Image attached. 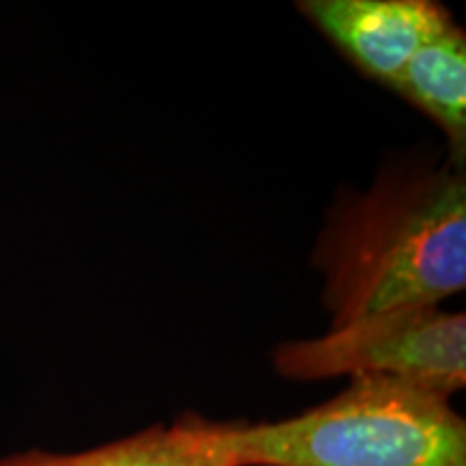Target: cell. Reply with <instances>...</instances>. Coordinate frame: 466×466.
Listing matches in <instances>:
<instances>
[{"mask_svg":"<svg viewBox=\"0 0 466 466\" xmlns=\"http://www.w3.org/2000/svg\"><path fill=\"white\" fill-rule=\"evenodd\" d=\"M313 264L333 326L456 296L466 285L462 162L400 168L337 201Z\"/></svg>","mask_w":466,"mask_h":466,"instance_id":"6da1fadb","label":"cell"},{"mask_svg":"<svg viewBox=\"0 0 466 466\" xmlns=\"http://www.w3.org/2000/svg\"><path fill=\"white\" fill-rule=\"evenodd\" d=\"M231 451L236 466H466V423L445 395L359 376L299 417L233 425Z\"/></svg>","mask_w":466,"mask_h":466,"instance_id":"7a4b0ae2","label":"cell"},{"mask_svg":"<svg viewBox=\"0 0 466 466\" xmlns=\"http://www.w3.org/2000/svg\"><path fill=\"white\" fill-rule=\"evenodd\" d=\"M275 367L291 380L387 376L451 398L466 384V318L441 305L374 313L281 343Z\"/></svg>","mask_w":466,"mask_h":466,"instance_id":"3957f363","label":"cell"},{"mask_svg":"<svg viewBox=\"0 0 466 466\" xmlns=\"http://www.w3.org/2000/svg\"><path fill=\"white\" fill-rule=\"evenodd\" d=\"M299 7L360 72L387 86L423 44L453 25L430 0H305Z\"/></svg>","mask_w":466,"mask_h":466,"instance_id":"277c9868","label":"cell"},{"mask_svg":"<svg viewBox=\"0 0 466 466\" xmlns=\"http://www.w3.org/2000/svg\"><path fill=\"white\" fill-rule=\"evenodd\" d=\"M231 430V423L184 419L173 425H154L89 451L14 453L0 460V466H236Z\"/></svg>","mask_w":466,"mask_h":466,"instance_id":"5b68a950","label":"cell"},{"mask_svg":"<svg viewBox=\"0 0 466 466\" xmlns=\"http://www.w3.org/2000/svg\"><path fill=\"white\" fill-rule=\"evenodd\" d=\"M391 89L430 116L450 141L451 160L466 154V35L458 25L423 44Z\"/></svg>","mask_w":466,"mask_h":466,"instance_id":"8992f818","label":"cell"}]
</instances>
